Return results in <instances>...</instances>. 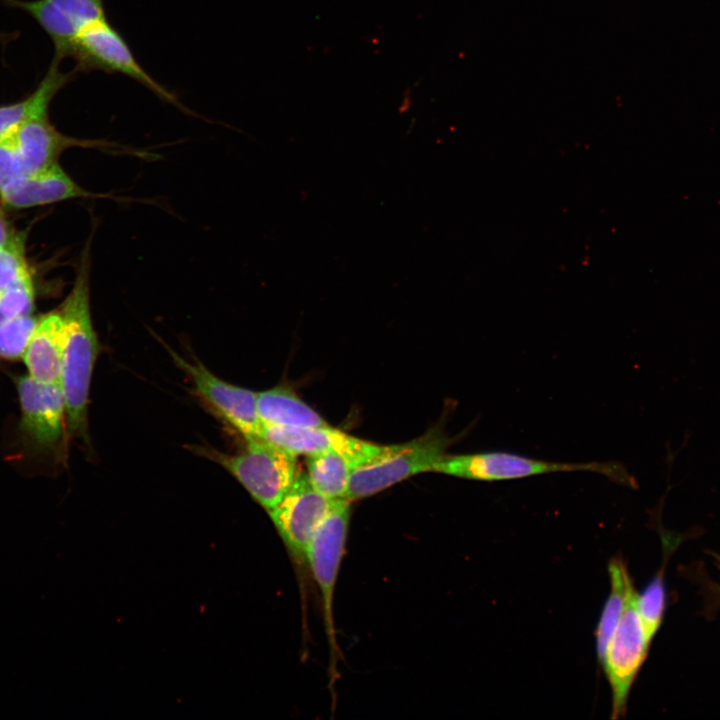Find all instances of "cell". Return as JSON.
Here are the masks:
<instances>
[{
    "instance_id": "obj_1",
    "label": "cell",
    "mask_w": 720,
    "mask_h": 720,
    "mask_svg": "<svg viewBox=\"0 0 720 720\" xmlns=\"http://www.w3.org/2000/svg\"><path fill=\"white\" fill-rule=\"evenodd\" d=\"M90 244L91 236L82 249L72 289L60 310L65 327L60 386L66 426L71 435L86 443L91 378L100 353L90 309Z\"/></svg>"
},
{
    "instance_id": "obj_2",
    "label": "cell",
    "mask_w": 720,
    "mask_h": 720,
    "mask_svg": "<svg viewBox=\"0 0 720 720\" xmlns=\"http://www.w3.org/2000/svg\"><path fill=\"white\" fill-rule=\"evenodd\" d=\"M589 471L633 487L634 478L617 462H556L505 451H482L445 455L434 472L476 481L515 480L556 472Z\"/></svg>"
},
{
    "instance_id": "obj_3",
    "label": "cell",
    "mask_w": 720,
    "mask_h": 720,
    "mask_svg": "<svg viewBox=\"0 0 720 720\" xmlns=\"http://www.w3.org/2000/svg\"><path fill=\"white\" fill-rule=\"evenodd\" d=\"M451 442L437 425L411 441L384 445L374 460L352 470L346 499L369 497L413 475L434 471Z\"/></svg>"
},
{
    "instance_id": "obj_4",
    "label": "cell",
    "mask_w": 720,
    "mask_h": 720,
    "mask_svg": "<svg viewBox=\"0 0 720 720\" xmlns=\"http://www.w3.org/2000/svg\"><path fill=\"white\" fill-rule=\"evenodd\" d=\"M246 441L245 449L237 454L203 447L198 450L228 471L268 512L298 476L297 456L260 437Z\"/></svg>"
},
{
    "instance_id": "obj_5",
    "label": "cell",
    "mask_w": 720,
    "mask_h": 720,
    "mask_svg": "<svg viewBox=\"0 0 720 720\" xmlns=\"http://www.w3.org/2000/svg\"><path fill=\"white\" fill-rule=\"evenodd\" d=\"M75 62L77 73H119L140 83L159 99L190 112L167 87L153 78L138 62L122 34L107 19L88 27L70 45L66 58Z\"/></svg>"
},
{
    "instance_id": "obj_6",
    "label": "cell",
    "mask_w": 720,
    "mask_h": 720,
    "mask_svg": "<svg viewBox=\"0 0 720 720\" xmlns=\"http://www.w3.org/2000/svg\"><path fill=\"white\" fill-rule=\"evenodd\" d=\"M637 608L633 584L625 608L601 663L611 691L612 718L624 715L632 683L644 662L650 643Z\"/></svg>"
},
{
    "instance_id": "obj_7",
    "label": "cell",
    "mask_w": 720,
    "mask_h": 720,
    "mask_svg": "<svg viewBox=\"0 0 720 720\" xmlns=\"http://www.w3.org/2000/svg\"><path fill=\"white\" fill-rule=\"evenodd\" d=\"M174 363L185 372L198 395L245 439L260 437L257 393L213 374L200 361L189 362L166 347Z\"/></svg>"
},
{
    "instance_id": "obj_8",
    "label": "cell",
    "mask_w": 720,
    "mask_h": 720,
    "mask_svg": "<svg viewBox=\"0 0 720 720\" xmlns=\"http://www.w3.org/2000/svg\"><path fill=\"white\" fill-rule=\"evenodd\" d=\"M21 418L20 432L36 452L55 450L66 425V408L60 384L40 382L28 375L16 378Z\"/></svg>"
},
{
    "instance_id": "obj_9",
    "label": "cell",
    "mask_w": 720,
    "mask_h": 720,
    "mask_svg": "<svg viewBox=\"0 0 720 720\" xmlns=\"http://www.w3.org/2000/svg\"><path fill=\"white\" fill-rule=\"evenodd\" d=\"M13 137L26 175L57 163L60 154L73 147L96 149L112 155L153 157L148 152L119 143L65 135L50 122L49 113L26 121L13 131Z\"/></svg>"
},
{
    "instance_id": "obj_10",
    "label": "cell",
    "mask_w": 720,
    "mask_h": 720,
    "mask_svg": "<svg viewBox=\"0 0 720 720\" xmlns=\"http://www.w3.org/2000/svg\"><path fill=\"white\" fill-rule=\"evenodd\" d=\"M333 501L319 493L306 474L299 473L284 497L268 513L292 555L306 561L309 543L329 513Z\"/></svg>"
},
{
    "instance_id": "obj_11",
    "label": "cell",
    "mask_w": 720,
    "mask_h": 720,
    "mask_svg": "<svg viewBox=\"0 0 720 720\" xmlns=\"http://www.w3.org/2000/svg\"><path fill=\"white\" fill-rule=\"evenodd\" d=\"M350 501L336 499L316 529L307 549L306 561L322 594L325 624L329 642H335L332 620V600L340 562L342 560L350 519Z\"/></svg>"
},
{
    "instance_id": "obj_12",
    "label": "cell",
    "mask_w": 720,
    "mask_h": 720,
    "mask_svg": "<svg viewBox=\"0 0 720 720\" xmlns=\"http://www.w3.org/2000/svg\"><path fill=\"white\" fill-rule=\"evenodd\" d=\"M33 18L54 45L53 59L62 61L72 42L88 27L106 19L104 0H1Z\"/></svg>"
},
{
    "instance_id": "obj_13",
    "label": "cell",
    "mask_w": 720,
    "mask_h": 720,
    "mask_svg": "<svg viewBox=\"0 0 720 720\" xmlns=\"http://www.w3.org/2000/svg\"><path fill=\"white\" fill-rule=\"evenodd\" d=\"M260 438L298 455L334 451L344 455L353 469L374 460L384 445L375 444L330 427H287L262 425Z\"/></svg>"
},
{
    "instance_id": "obj_14",
    "label": "cell",
    "mask_w": 720,
    "mask_h": 720,
    "mask_svg": "<svg viewBox=\"0 0 720 720\" xmlns=\"http://www.w3.org/2000/svg\"><path fill=\"white\" fill-rule=\"evenodd\" d=\"M79 198L119 199L111 194L94 193L82 188L58 162L17 179L0 193L1 202L15 209Z\"/></svg>"
},
{
    "instance_id": "obj_15",
    "label": "cell",
    "mask_w": 720,
    "mask_h": 720,
    "mask_svg": "<svg viewBox=\"0 0 720 720\" xmlns=\"http://www.w3.org/2000/svg\"><path fill=\"white\" fill-rule=\"evenodd\" d=\"M61 311L41 315L23 356L28 374L48 384H60L64 346Z\"/></svg>"
},
{
    "instance_id": "obj_16",
    "label": "cell",
    "mask_w": 720,
    "mask_h": 720,
    "mask_svg": "<svg viewBox=\"0 0 720 720\" xmlns=\"http://www.w3.org/2000/svg\"><path fill=\"white\" fill-rule=\"evenodd\" d=\"M78 73L60 70V61L52 62L35 90L27 97L8 104H0V139L26 121L49 113V107L58 92L76 78Z\"/></svg>"
},
{
    "instance_id": "obj_17",
    "label": "cell",
    "mask_w": 720,
    "mask_h": 720,
    "mask_svg": "<svg viewBox=\"0 0 720 720\" xmlns=\"http://www.w3.org/2000/svg\"><path fill=\"white\" fill-rule=\"evenodd\" d=\"M257 411L262 425L322 427L323 417L292 390L276 386L257 393Z\"/></svg>"
},
{
    "instance_id": "obj_18",
    "label": "cell",
    "mask_w": 720,
    "mask_h": 720,
    "mask_svg": "<svg viewBox=\"0 0 720 720\" xmlns=\"http://www.w3.org/2000/svg\"><path fill=\"white\" fill-rule=\"evenodd\" d=\"M307 477L311 485L325 497L346 499L352 463L344 455L327 451L306 456Z\"/></svg>"
},
{
    "instance_id": "obj_19",
    "label": "cell",
    "mask_w": 720,
    "mask_h": 720,
    "mask_svg": "<svg viewBox=\"0 0 720 720\" xmlns=\"http://www.w3.org/2000/svg\"><path fill=\"white\" fill-rule=\"evenodd\" d=\"M611 590L603 607L596 630V651L601 664L608 644L614 634L625 608L627 594L632 585L631 577L620 559H612L608 565Z\"/></svg>"
},
{
    "instance_id": "obj_20",
    "label": "cell",
    "mask_w": 720,
    "mask_h": 720,
    "mask_svg": "<svg viewBox=\"0 0 720 720\" xmlns=\"http://www.w3.org/2000/svg\"><path fill=\"white\" fill-rule=\"evenodd\" d=\"M40 317L32 314L15 317L0 325V358H23Z\"/></svg>"
},
{
    "instance_id": "obj_21",
    "label": "cell",
    "mask_w": 720,
    "mask_h": 720,
    "mask_svg": "<svg viewBox=\"0 0 720 720\" xmlns=\"http://www.w3.org/2000/svg\"><path fill=\"white\" fill-rule=\"evenodd\" d=\"M35 290L30 271L0 291V325L15 317L32 314Z\"/></svg>"
},
{
    "instance_id": "obj_22",
    "label": "cell",
    "mask_w": 720,
    "mask_h": 720,
    "mask_svg": "<svg viewBox=\"0 0 720 720\" xmlns=\"http://www.w3.org/2000/svg\"><path fill=\"white\" fill-rule=\"evenodd\" d=\"M664 569L647 585L641 595H637V608L642 619L645 632L651 640L657 632L664 612L665 589Z\"/></svg>"
},
{
    "instance_id": "obj_23",
    "label": "cell",
    "mask_w": 720,
    "mask_h": 720,
    "mask_svg": "<svg viewBox=\"0 0 720 720\" xmlns=\"http://www.w3.org/2000/svg\"><path fill=\"white\" fill-rule=\"evenodd\" d=\"M29 272L25 259L24 239L0 247V291Z\"/></svg>"
},
{
    "instance_id": "obj_24",
    "label": "cell",
    "mask_w": 720,
    "mask_h": 720,
    "mask_svg": "<svg viewBox=\"0 0 720 720\" xmlns=\"http://www.w3.org/2000/svg\"><path fill=\"white\" fill-rule=\"evenodd\" d=\"M13 131L0 139V193L14 181L26 175L16 149Z\"/></svg>"
},
{
    "instance_id": "obj_25",
    "label": "cell",
    "mask_w": 720,
    "mask_h": 720,
    "mask_svg": "<svg viewBox=\"0 0 720 720\" xmlns=\"http://www.w3.org/2000/svg\"><path fill=\"white\" fill-rule=\"evenodd\" d=\"M23 239L22 234L16 233V231H14L8 224L4 215L0 212V247L14 244Z\"/></svg>"
},
{
    "instance_id": "obj_26",
    "label": "cell",
    "mask_w": 720,
    "mask_h": 720,
    "mask_svg": "<svg viewBox=\"0 0 720 720\" xmlns=\"http://www.w3.org/2000/svg\"><path fill=\"white\" fill-rule=\"evenodd\" d=\"M2 34H0V40H1Z\"/></svg>"
}]
</instances>
